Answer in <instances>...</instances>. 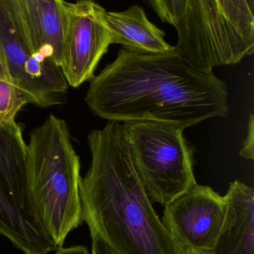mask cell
Wrapping results in <instances>:
<instances>
[{
	"mask_svg": "<svg viewBox=\"0 0 254 254\" xmlns=\"http://www.w3.org/2000/svg\"><path fill=\"white\" fill-rule=\"evenodd\" d=\"M90 166L79 185L91 237L118 254H183L163 225L134 169L120 122L87 136Z\"/></svg>",
	"mask_w": 254,
	"mask_h": 254,
	"instance_id": "2",
	"label": "cell"
},
{
	"mask_svg": "<svg viewBox=\"0 0 254 254\" xmlns=\"http://www.w3.org/2000/svg\"><path fill=\"white\" fill-rule=\"evenodd\" d=\"M26 152L19 124L0 127V234L25 254H48L58 248L28 197Z\"/></svg>",
	"mask_w": 254,
	"mask_h": 254,
	"instance_id": "6",
	"label": "cell"
},
{
	"mask_svg": "<svg viewBox=\"0 0 254 254\" xmlns=\"http://www.w3.org/2000/svg\"><path fill=\"white\" fill-rule=\"evenodd\" d=\"M64 0H0L13 34L27 50L61 67L65 31Z\"/></svg>",
	"mask_w": 254,
	"mask_h": 254,
	"instance_id": "9",
	"label": "cell"
},
{
	"mask_svg": "<svg viewBox=\"0 0 254 254\" xmlns=\"http://www.w3.org/2000/svg\"><path fill=\"white\" fill-rule=\"evenodd\" d=\"M54 254H90L87 248L83 246H72L70 248H59Z\"/></svg>",
	"mask_w": 254,
	"mask_h": 254,
	"instance_id": "16",
	"label": "cell"
},
{
	"mask_svg": "<svg viewBox=\"0 0 254 254\" xmlns=\"http://www.w3.org/2000/svg\"><path fill=\"white\" fill-rule=\"evenodd\" d=\"M150 2L161 20L174 27L186 10V0H150Z\"/></svg>",
	"mask_w": 254,
	"mask_h": 254,
	"instance_id": "13",
	"label": "cell"
},
{
	"mask_svg": "<svg viewBox=\"0 0 254 254\" xmlns=\"http://www.w3.org/2000/svg\"><path fill=\"white\" fill-rule=\"evenodd\" d=\"M225 214L224 196L197 184L165 206L161 222L183 254H210Z\"/></svg>",
	"mask_w": 254,
	"mask_h": 254,
	"instance_id": "8",
	"label": "cell"
},
{
	"mask_svg": "<svg viewBox=\"0 0 254 254\" xmlns=\"http://www.w3.org/2000/svg\"><path fill=\"white\" fill-rule=\"evenodd\" d=\"M25 105L9 71L0 41V127L16 122V116Z\"/></svg>",
	"mask_w": 254,
	"mask_h": 254,
	"instance_id": "12",
	"label": "cell"
},
{
	"mask_svg": "<svg viewBox=\"0 0 254 254\" xmlns=\"http://www.w3.org/2000/svg\"><path fill=\"white\" fill-rule=\"evenodd\" d=\"M252 12L254 11V0H246Z\"/></svg>",
	"mask_w": 254,
	"mask_h": 254,
	"instance_id": "17",
	"label": "cell"
},
{
	"mask_svg": "<svg viewBox=\"0 0 254 254\" xmlns=\"http://www.w3.org/2000/svg\"><path fill=\"white\" fill-rule=\"evenodd\" d=\"M85 102L107 122L152 121L183 129L230 113L226 83L193 66L176 47L165 53L121 49L90 80Z\"/></svg>",
	"mask_w": 254,
	"mask_h": 254,
	"instance_id": "1",
	"label": "cell"
},
{
	"mask_svg": "<svg viewBox=\"0 0 254 254\" xmlns=\"http://www.w3.org/2000/svg\"><path fill=\"white\" fill-rule=\"evenodd\" d=\"M65 31L61 68L69 86L78 88L95 77L112 44L106 11L93 0L64 1Z\"/></svg>",
	"mask_w": 254,
	"mask_h": 254,
	"instance_id": "7",
	"label": "cell"
},
{
	"mask_svg": "<svg viewBox=\"0 0 254 254\" xmlns=\"http://www.w3.org/2000/svg\"><path fill=\"white\" fill-rule=\"evenodd\" d=\"M122 124L134 169L152 203L165 207L197 185L195 146L182 127L152 121Z\"/></svg>",
	"mask_w": 254,
	"mask_h": 254,
	"instance_id": "5",
	"label": "cell"
},
{
	"mask_svg": "<svg viewBox=\"0 0 254 254\" xmlns=\"http://www.w3.org/2000/svg\"><path fill=\"white\" fill-rule=\"evenodd\" d=\"M240 155L246 159L254 158V117L251 115L248 126V134L246 140L243 141V147L240 152Z\"/></svg>",
	"mask_w": 254,
	"mask_h": 254,
	"instance_id": "14",
	"label": "cell"
},
{
	"mask_svg": "<svg viewBox=\"0 0 254 254\" xmlns=\"http://www.w3.org/2000/svg\"><path fill=\"white\" fill-rule=\"evenodd\" d=\"M225 214L210 254H254V190L239 180L230 183Z\"/></svg>",
	"mask_w": 254,
	"mask_h": 254,
	"instance_id": "10",
	"label": "cell"
},
{
	"mask_svg": "<svg viewBox=\"0 0 254 254\" xmlns=\"http://www.w3.org/2000/svg\"><path fill=\"white\" fill-rule=\"evenodd\" d=\"M176 49L193 66L236 65L254 51V13L246 0H186Z\"/></svg>",
	"mask_w": 254,
	"mask_h": 254,
	"instance_id": "4",
	"label": "cell"
},
{
	"mask_svg": "<svg viewBox=\"0 0 254 254\" xmlns=\"http://www.w3.org/2000/svg\"><path fill=\"white\" fill-rule=\"evenodd\" d=\"M112 44L152 53H165L175 47L167 43L165 32L152 23L143 7L133 5L124 11L106 13Z\"/></svg>",
	"mask_w": 254,
	"mask_h": 254,
	"instance_id": "11",
	"label": "cell"
},
{
	"mask_svg": "<svg viewBox=\"0 0 254 254\" xmlns=\"http://www.w3.org/2000/svg\"><path fill=\"white\" fill-rule=\"evenodd\" d=\"M92 237V254H118L104 240L98 237Z\"/></svg>",
	"mask_w": 254,
	"mask_h": 254,
	"instance_id": "15",
	"label": "cell"
},
{
	"mask_svg": "<svg viewBox=\"0 0 254 254\" xmlns=\"http://www.w3.org/2000/svg\"><path fill=\"white\" fill-rule=\"evenodd\" d=\"M81 161L64 119L50 115L30 133L27 143L26 186L37 217L55 244L82 225L79 185Z\"/></svg>",
	"mask_w": 254,
	"mask_h": 254,
	"instance_id": "3",
	"label": "cell"
}]
</instances>
